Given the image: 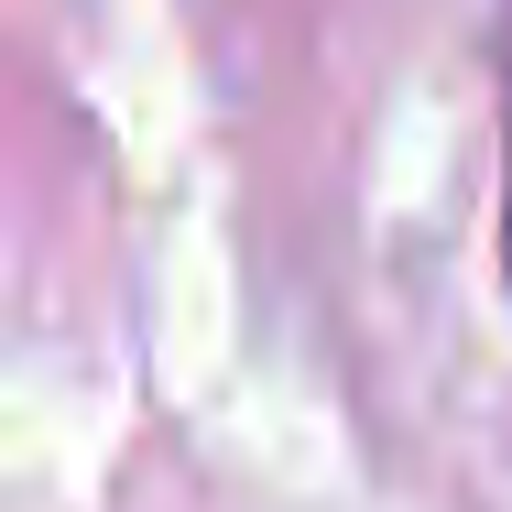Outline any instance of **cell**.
I'll return each instance as SVG.
<instances>
[{
    "label": "cell",
    "instance_id": "obj_1",
    "mask_svg": "<svg viewBox=\"0 0 512 512\" xmlns=\"http://www.w3.org/2000/svg\"><path fill=\"white\" fill-rule=\"evenodd\" d=\"M502 273H512V99H502Z\"/></svg>",
    "mask_w": 512,
    "mask_h": 512
}]
</instances>
